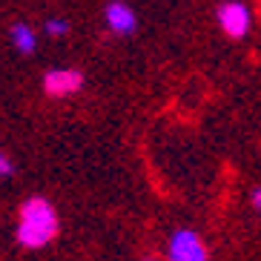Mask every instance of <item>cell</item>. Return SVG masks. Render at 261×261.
Here are the masks:
<instances>
[{"label":"cell","mask_w":261,"mask_h":261,"mask_svg":"<svg viewBox=\"0 0 261 261\" xmlns=\"http://www.w3.org/2000/svg\"><path fill=\"white\" fill-rule=\"evenodd\" d=\"M12 40H15V46H17L20 55H32L35 49H38V38H35V32H32L26 23H17L15 29H12Z\"/></svg>","instance_id":"8992f818"},{"label":"cell","mask_w":261,"mask_h":261,"mask_svg":"<svg viewBox=\"0 0 261 261\" xmlns=\"http://www.w3.org/2000/svg\"><path fill=\"white\" fill-rule=\"evenodd\" d=\"M169 261H210V253L198 232L178 230L169 238Z\"/></svg>","instance_id":"7a4b0ae2"},{"label":"cell","mask_w":261,"mask_h":261,"mask_svg":"<svg viewBox=\"0 0 261 261\" xmlns=\"http://www.w3.org/2000/svg\"><path fill=\"white\" fill-rule=\"evenodd\" d=\"M253 207H255V210H258V213H261V187H258V190L253 192Z\"/></svg>","instance_id":"9c48e42d"},{"label":"cell","mask_w":261,"mask_h":261,"mask_svg":"<svg viewBox=\"0 0 261 261\" xmlns=\"http://www.w3.org/2000/svg\"><path fill=\"white\" fill-rule=\"evenodd\" d=\"M144 261H155V258H144Z\"/></svg>","instance_id":"30bf717a"},{"label":"cell","mask_w":261,"mask_h":261,"mask_svg":"<svg viewBox=\"0 0 261 261\" xmlns=\"http://www.w3.org/2000/svg\"><path fill=\"white\" fill-rule=\"evenodd\" d=\"M3 175H12V161L0 152V178H3Z\"/></svg>","instance_id":"ba28073f"},{"label":"cell","mask_w":261,"mask_h":261,"mask_svg":"<svg viewBox=\"0 0 261 261\" xmlns=\"http://www.w3.org/2000/svg\"><path fill=\"white\" fill-rule=\"evenodd\" d=\"M58 236V213L46 198H29L20 207L17 221V241L26 250H40Z\"/></svg>","instance_id":"6da1fadb"},{"label":"cell","mask_w":261,"mask_h":261,"mask_svg":"<svg viewBox=\"0 0 261 261\" xmlns=\"http://www.w3.org/2000/svg\"><path fill=\"white\" fill-rule=\"evenodd\" d=\"M250 9L244 6V3H236V0H230V3H221L218 6V23H221V29L230 35V38H244L247 32H250Z\"/></svg>","instance_id":"3957f363"},{"label":"cell","mask_w":261,"mask_h":261,"mask_svg":"<svg viewBox=\"0 0 261 261\" xmlns=\"http://www.w3.org/2000/svg\"><path fill=\"white\" fill-rule=\"evenodd\" d=\"M135 23H138V17H135V12H132L126 3H109L107 6V26L112 32L129 35V32L135 29Z\"/></svg>","instance_id":"5b68a950"},{"label":"cell","mask_w":261,"mask_h":261,"mask_svg":"<svg viewBox=\"0 0 261 261\" xmlns=\"http://www.w3.org/2000/svg\"><path fill=\"white\" fill-rule=\"evenodd\" d=\"M46 32L52 35V38H63V35L69 32V23H66V20H49V23H46Z\"/></svg>","instance_id":"52a82bcc"},{"label":"cell","mask_w":261,"mask_h":261,"mask_svg":"<svg viewBox=\"0 0 261 261\" xmlns=\"http://www.w3.org/2000/svg\"><path fill=\"white\" fill-rule=\"evenodd\" d=\"M81 86H84V77H81V72L72 69H52L43 77V89L55 98H66V95L77 92Z\"/></svg>","instance_id":"277c9868"}]
</instances>
